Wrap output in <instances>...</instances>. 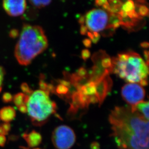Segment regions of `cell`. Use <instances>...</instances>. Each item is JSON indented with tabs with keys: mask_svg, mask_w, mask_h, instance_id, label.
Listing matches in <instances>:
<instances>
[{
	"mask_svg": "<svg viewBox=\"0 0 149 149\" xmlns=\"http://www.w3.org/2000/svg\"><path fill=\"white\" fill-rule=\"evenodd\" d=\"M109 120L111 136L120 149H149V121L131 108L115 107Z\"/></svg>",
	"mask_w": 149,
	"mask_h": 149,
	"instance_id": "cell-1",
	"label": "cell"
},
{
	"mask_svg": "<svg viewBox=\"0 0 149 149\" xmlns=\"http://www.w3.org/2000/svg\"><path fill=\"white\" fill-rule=\"evenodd\" d=\"M4 72L2 67L0 65V93L2 90L3 81L4 79Z\"/></svg>",
	"mask_w": 149,
	"mask_h": 149,
	"instance_id": "cell-14",
	"label": "cell"
},
{
	"mask_svg": "<svg viewBox=\"0 0 149 149\" xmlns=\"http://www.w3.org/2000/svg\"><path fill=\"white\" fill-rule=\"evenodd\" d=\"M13 100V97L9 93H6L3 95V100L5 103L9 102Z\"/></svg>",
	"mask_w": 149,
	"mask_h": 149,
	"instance_id": "cell-15",
	"label": "cell"
},
{
	"mask_svg": "<svg viewBox=\"0 0 149 149\" xmlns=\"http://www.w3.org/2000/svg\"><path fill=\"white\" fill-rule=\"evenodd\" d=\"M48 45L47 38L42 27L24 24L15 48V56L19 64L27 66Z\"/></svg>",
	"mask_w": 149,
	"mask_h": 149,
	"instance_id": "cell-2",
	"label": "cell"
},
{
	"mask_svg": "<svg viewBox=\"0 0 149 149\" xmlns=\"http://www.w3.org/2000/svg\"><path fill=\"white\" fill-rule=\"evenodd\" d=\"M111 65L114 73L125 81L141 86L148 84V64L136 52L128 51L118 54Z\"/></svg>",
	"mask_w": 149,
	"mask_h": 149,
	"instance_id": "cell-3",
	"label": "cell"
},
{
	"mask_svg": "<svg viewBox=\"0 0 149 149\" xmlns=\"http://www.w3.org/2000/svg\"><path fill=\"white\" fill-rule=\"evenodd\" d=\"M40 149V148H35V149Z\"/></svg>",
	"mask_w": 149,
	"mask_h": 149,
	"instance_id": "cell-20",
	"label": "cell"
},
{
	"mask_svg": "<svg viewBox=\"0 0 149 149\" xmlns=\"http://www.w3.org/2000/svg\"><path fill=\"white\" fill-rule=\"evenodd\" d=\"M22 136L29 146L31 148L38 146L42 141V135L35 130H33L29 133L23 134Z\"/></svg>",
	"mask_w": 149,
	"mask_h": 149,
	"instance_id": "cell-9",
	"label": "cell"
},
{
	"mask_svg": "<svg viewBox=\"0 0 149 149\" xmlns=\"http://www.w3.org/2000/svg\"><path fill=\"white\" fill-rule=\"evenodd\" d=\"M149 105L148 101H142L132 106L131 109L132 111L149 121Z\"/></svg>",
	"mask_w": 149,
	"mask_h": 149,
	"instance_id": "cell-10",
	"label": "cell"
},
{
	"mask_svg": "<svg viewBox=\"0 0 149 149\" xmlns=\"http://www.w3.org/2000/svg\"><path fill=\"white\" fill-rule=\"evenodd\" d=\"M18 110L21 113H27V107L26 105H22L18 108Z\"/></svg>",
	"mask_w": 149,
	"mask_h": 149,
	"instance_id": "cell-18",
	"label": "cell"
},
{
	"mask_svg": "<svg viewBox=\"0 0 149 149\" xmlns=\"http://www.w3.org/2000/svg\"><path fill=\"white\" fill-rule=\"evenodd\" d=\"M27 100V95L24 93H18L13 97L14 103L17 108L21 106L26 105Z\"/></svg>",
	"mask_w": 149,
	"mask_h": 149,
	"instance_id": "cell-12",
	"label": "cell"
},
{
	"mask_svg": "<svg viewBox=\"0 0 149 149\" xmlns=\"http://www.w3.org/2000/svg\"><path fill=\"white\" fill-rule=\"evenodd\" d=\"M81 32L96 42L100 35H107L121 25L118 15L104 9L95 8L88 12L80 20Z\"/></svg>",
	"mask_w": 149,
	"mask_h": 149,
	"instance_id": "cell-4",
	"label": "cell"
},
{
	"mask_svg": "<svg viewBox=\"0 0 149 149\" xmlns=\"http://www.w3.org/2000/svg\"><path fill=\"white\" fill-rule=\"evenodd\" d=\"M16 116V110L13 107L6 106L0 110V119L4 123L11 122L14 119Z\"/></svg>",
	"mask_w": 149,
	"mask_h": 149,
	"instance_id": "cell-11",
	"label": "cell"
},
{
	"mask_svg": "<svg viewBox=\"0 0 149 149\" xmlns=\"http://www.w3.org/2000/svg\"><path fill=\"white\" fill-rule=\"evenodd\" d=\"M6 142V136L0 135V146L4 147Z\"/></svg>",
	"mask_w": 149,
	"mask_h": 149,
	"instance_id": "cell-17",
	"label": "cell"
},
{
	"mask_svg": "<svg viewBox=\"0 0 149 149\" xmlns=\"http://www.w3.org/2000/svg\"><path fill=\"white\" fill-rule=\"evenodd\" d=\"M27 95V113L34 125L41 126L45 124L56 113V104L51 100L49 93L46 89H38Z\"/></svg>",
	"mask_w": 149,
	"mask_h": 149,
	"instance_id": "cell-5",
	"label": "cell"
},
{
	"mask_svg": "<svg viewBox=\"0 0 149 149\" xmlns=\"http://www.w3.org/2000/svg\"><path fill=\"white\" fill-rule=\"evenodd\" d=\"M122 96L127 103L132 106L143 100L145 91L142 86L136 83H128L122 89Z\"/></svg>",
	"mask_w": 149,
	"mask_h": 149,
	"instance_id": "cell-7",
	"label": "cell"
},
{
	"mask_svg": "<svg viewBox=\"0 0 149 149\" xmlns=\"http://www.w3.org/2000/svg\"><path fill=\"white\" fill-rule=\"evenodd\" d=\"M0 135H3V136H6V135H8V134L6 132V131H4L3 127H1V125H0Z\"/></svg>",
	"mask_w": 149,
	"mask_h": 149,
	"instance_id": "cell-19",
	"label": "cell"
},
{
	"mask_svg": "<svg viewBox=\"0 0 149 149\" xmlns=\"http://www.w3.org/2000/svg\"><path fill=\"white\" fill-rule=\"evenodd\" d=\"M1 127H3V129L8 134V133L11 130V126L10 123H4L1 125Z\"/></svg>",
	"mask_w": 149,
	"mask_h": 149,
	"instance_id": "cell-16",
	"label": "cell"
},
{
	"mask_svg": "<svg viewBox=\"0 0 149 149\" xmlns=\"http://www.w3.org/2000/svg\"><path fill=\"white\" fill-rule=\"evenodd\" d=\"M52 141L56 149H70L74 144L76 136L70 127L59 125L53 132Z\"/></svg>",
	"mask_w": 149,
	"mask_h": 149,
	"instance_id": "cell-6",
	"label": "cell"
},
{
	"mask_svg": "<svg viewBox=\"0 0 149 149\" xmlns=\"http://www.w3.org/2000/svg\"><path fill=\"white\" fill-rule=\"evenodd\" d=\"M3 8L7 14L11 17H18L24 14L27 7V2L24 0L3 1Z\"/></svg>",
	"mask_w": 149,
	"mask_h": 149,
	"instance_id": "cell-8",
	"label": "cell"
},
{
	"mask_svg": "<svg viewBox=\"0 0 149 149\" xmlns=\"http://www.w3.org/2000/svg\"><path fill=\"white\" fill-rule=\"evenodd\" d=\"M30 3L34 7L41 8L48 6L51 2V1H30Z\"/></svg>",
	"mask_w": 149,
	"mask_h": 149,
	"instance_id": "cell-13",
	"label": "cell"
}]
</instances>
